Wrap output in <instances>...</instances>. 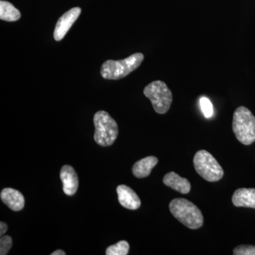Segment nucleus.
Returning <instances> with one entry per match:
<instances>
[{
	"label": "nucleus",
	"instance_id": "nucleus-1",
	"mask_svg": "<svg viewBox=\"0 0 255 255\" xmlns=\"http://www.w3.org/2000/svg\"><path fill=\"white\" fill-rule=\"evenodd\" d=\"M143 60L144 55L136 53L123 60H107L101 68V75L106 80H121L138 68Z\"/></svg>",
	"mask_w": 255,
	"mask_h": 255
},
{
	"label": "nucleus",
	"instance_id": "nucleus-2",
	"mask_svg": "<svg viewBox=\"0 0 255 255\" xmlns=\"http://www.w3.org/2000/svg\"><path fill=\"white\" fill-rule=\"evenodd\" d=\"M169 210L175 219L190 229H199L204 223L200 209L187 199H174L169 204Z\"/></svg>",
	"mask_w": 255,
	"mask_h": 255
},
{
	"label": "nucleus",
	"instance_id": "nucleus-3",
	"mask_svg": "<svg viewBox=\"0 0 255 255\" xmlns=\"http://www.w3.org/2000/svg\"><path fill=\"white\" fill-rule=\"evenodd\" d=\"M233 130L236 138L244 145L255 141V117L246 107H240L235 111Z\"/></svg>",
	"mask_w": 255,
	"mask_h": 255
},
{
	"label": "nucleus",
	"instance_id": "nucleus-4",
	"mask_svg": "<svg viewBox=\"0 0 255 255\" xmlns=\"http://www.w3.org/2000/svg\"><path fill=\"white\" fill-rule=\"evenodd\" d=\"M94 124L96 142L104 147L112 145L119 133L118 125L116 121L107 112L100 111L94 117Z\"/></svg>",
	"mask_w": 255,
	"mask_h": 255
},
{
	"label": "nucleus",
	"instance_id": "nucleus-5",
	"mask_svg": "<svg viewBox=\"0 0 255 255\" xmlns=\"http://www.w3.org/2000/svg\"><path fill=\"white\" fill-rule=\"evenodd\" d=\"M144 95L150 100L156 113L164 114L168 112L173 100L172 93L164 82L156 80L144 88Z\"/></svg>",
	"mask_w": 255,
	"mask_h": 255
},
{
	"label": "nucleus",
	"instance_id": "nucleus-6",
	"mask_svg": "<svg viewBox=\"0 0 255 255\" xmlns=\"http://www.w3.org/2000/svg\"><path fill=\"white\" fill-rule=\"evenodd\" d=\"M194 165L196 172L208 182H218L222 179L224 174L218 161L206 150H201L196 152L194 158Z\"/></svg>",
	"mask_w": 255,
	"mask_h": 255
},
{
	"label": "nucleus",
	"instance_id": "nucleus-7",
	"mask_svg": "<svg viewBox=\"0 0 255 255\" xmlns=\"http://www.w3.org/2000/svg\"><path fill=\"white\" fill-rule=\"evenodd\" d=\"M81 11L82 10L80 7H74L65 12L63 16H60L55 25L54 33H53L55 41H60L63 39L73 26V23L80 16Z\"/></svg>",
	"mask_w": 255,
	"mask_h": 255
},
{
	"label": "nucleus",
	"instance_id": "nucleus-8",
	"mask_svg": "<svg viewBox=\"0 0 255 255\" xmlns=\"http://www.w3.org/2000/svg\"><path fill=\"white\" fill-rule=\"evenodd\" d=\"M60 179L63 182V191L66 195L73 196L78 189V174L73 167L64 165L60 171Z\"/></svg>",
	"mask_w": 255,
	"mask_h": 255
},
{
	"label": "nucleus",
	"instance_id": "nucleus-9",
	"mask_svg": "<svg viewBox=\"0 0 255 255\" xmlns=\"http://www.w3.org/2000/svg\"><path fill=\"white\" fill-rule=\"evenodd\" d=\"M117 191L119 203L126 209L136 210L141 205L140 199L136 193L128 186H119Z\"/></svg>",
	"mask_w": 255,
	"mask_h": 255
},
{
	"label": "nucleus",
	"instance_id": "nucleus-10",
	"mask_svg": "<svg viewBox=\"0 0 255 255\" xmlns=\"http://www.w3.org/2000/svg\"><path fill=\"white\" fill-rule=\"evenodd\" d=\"M1 199L9 209L19 211L24 207L25 199L20 191L11 188H6L1 192Z\"/></svg>",
	"mask_w": 255,
	"mask_h": 255
},
{
	"label": "nucleus",
	"instance_id": "nucleus-11",
	"mask_svg": "<svg viewBox=\"0 0 255 255\" xmlns=\"http://www.w3.org/2000/svg\"><path fill=\"white\" fill-rule=\"evenodd\" d=\"M233 205L236 207L255 209V189L241 188L235 191L232 197Z\"/></svg>",
	"mask_w": 255,
	"mask_h": 255
},
{
	"label": "nucleus",
	"instance_id": "nucleus-12",
	"mask_svg": "<svg viewBox=\"0 0 255 255\" xmlns=\"http://www.w3.org/2000/svg\"><path fill=\"white\" fill-rule=\"evenodd\" d=\"M163 182L167 187L182 194H187L191 190V184L187 179L178 175L175 172H170L163 178Z\"/></svg>",
	"mask_w": 255,
	"mask_h": 255
},
{
	"label": "nucleus",
	"instance_id": "nucleus-13",
	"mask_svg": "<svg viewBox=\"0 0 255 255\" xmlns=\"http://www.w3.org/2000/svg\"><path fill=\"white\" fill-rule=\"evenodd\" d=\"M158 159L154 156H149L137 161L132 167V174L135 177L141 179L150 175L152 169L157 165Z\"/></svg>",
	"mask_w": 255,
	"mask_h": 255
},
{
	"label": "nucleus",
	"instance_id": "nucleus-14",
	"mask_svg": "<svg viewBox=\"0 0 255 255\" xmlns=\"http://www.w3.org/2000/svg\"><path fill=\"white\" fill-rule=\"evenodd\" d=\"M21 18V13L9 1H0V18L3 21H16Z\"/></svg>",
	"mask_w": 255,
	"mask_h": 255
},
{
	"label": "nucleus",
	"instance_id": "nucleus-15",
	"mask_svg": "<svg viewBox=\"0 0 255 255\" xmlns=\"http://www.w3.org/2000/svg\"><path fill=\"white\" fill-rule=\"evenodd\" d=\"M129 244L125 241H119L117 244L109 247L106 251L107 255H127L129 252Z\"/></svg>",
	"mask_w": 255,
	"mask_h": 255
},
{
	"label": "nucleus",
	"instance_id": "nucleus-16",
	"mask_svg": "<svg viewBox=\"0 0 255 255\" xmlns=\"http://www.w3.org/2000/svg\"><path fill=\"white\" fill-rule=\"evenodd\" d=\"M200 105L201 110L206 118H210L212 117L213 114H214V107H213L211 101L206 97H202L200 100Z\"/></svg>",
	"mask_w": 255,
	"mask_h": 255
},
{
	"label": "nucleus",
	"instance_id": "nucleus-17",
	"mask_svg": "<svg viewBox=\"0 0 255 255\" xmlns=\"http://www.w3.org/2000/svg\"><path fill=\"white\" fill-rule=\"evenodd\" d=\"M12 246V239L9 236H1L0 239V255L8 254Z\"/></svg>",
	"mask_w": 255,
	"mask_h": 255
},
{
	"label": "nucleus",
	"instance_id": "nucleus-18",
	"mask_svg": "<svg viewBox=\"0 0 255 255\" xmlns=\"http://www.w3.org/2000/svg\"><path fill=\"white\" fill-rule=\"evenodd\" d=\"M235 255H255V246H240L233 251Z\"/></svg>",
	"mask_w": 255,
	"mask_h": 255
},
{
	"label": "nucleus",
	"instance_id": "nucleus-19",
	"mask_svg": "<svg viewBox=\"0 0 255 255\" xmlns=\"http://www.w3.org/2000/svg\"><path fill=\"white\" fill-rule=\"evenodd\" d=\"M7 228L8 227L6 223L3 222L0 223V236H4V233L7 231Z\"/></svg>",
	"mask_w": 255,
	"mask_h": 255
},
{
	"label": "nucleus",
	"instance_id": "nucleus-20",
	"mask_svg": "<svg viewBox=\"0 0 255 255\" xmlns=\"http://www.w3.org/2000/svg\"><path fill=\"white\" fill-rule=\"evenodd\" d=\"M65 252L61 251V250H58V251H56L55 252H53V253H52L51 255H65Z\"/></svg>",
	"mask_w": 255,
	"mask_h": 255
}]
</instances>
